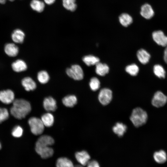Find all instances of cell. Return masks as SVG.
<instances>
[{
    "mask_svg": "<svg viewBox=\"0 0 167 167\" xmlns=\"http://www.w3.org/2000/svg\"><path fill=\"white\" fill-rule=\"evenodd\" d=\"M66 72L70 77L75 80L82 79L84 77V72L82 68L79 65H74L67 68Z\"/></svg>",
    "mask_w": 167,
    "mask_h": 167,
    "instance_id": "277c9868",
    "label": "cell"
},
{
    "mask_svg": "<svg viewBox=\"0 0 167 167\" xmlns=\"http://www.w3.org/2000/svg\"><path fill=\"white\" fill-rule=\"evenodd\" d=\"M25 35L23 31L19 29H16L12 32L11 37L13 41L15 43H22L24 40Z\"/></svg>",
    "mask_w": 167,
    "mask_h": 167,
    "instance_id": "5bb4252c",
    "label": "cell"
},
{
    "mask_svg": "<svg viewBox=\"0 0 167 167\" xmlns=\"http://www.w3.org/2000/svg\"><path fill=\"white\" fill-rule=\"evenodd\" d=\"M54 143V139L48 135H43L38 138L36 143L35 146H49Z\"/></svg>",
    "mask_w": 167,
    "mask_h": 167,
    "instance_id": "30bf717a",
    "label": "cell"
},
{
    "mask_svg": "<svg viewBox=\"0 0 167 167\" xmlns=\"http://www.w3.org/2000/svg\"><path fill=\"white\" fill-rule=\"evenodd\" d=\"M119 21L121 24L123 26L127 27L132 22V18L129 14L123 13L119 17Z\"/></svg>",
    "mask_w": 167,
    "mask_h": 167,
    "instance_id": "4316f807",
    "label": "cell"
},
{
    "mask_svg": "<svg viewBox=\"0 0 167 167\" xmlns=\"http://www.w3.org/2000/svg\"><path fill=\"white\" fill-rule=\"evenodd\" d=\"M153 72L155 75L160 78H164L166 72L163 67L159 64H156L153 67Z\"/></svg>",
    "mask_w": 167,
    "mask_h": 167,
    "instance_id": "f1b7e54d",
    "label": "cell"
},
{
    "mask_svg": "<svg viewBox=\"0 0 167 167\" xmlns=\"http://www.w3.org/2000/svg\"><path fill=\"white\" fill-rule=\"evenodd\" d=\"M32 133L34 135L41 134L44 130V125L41 119L35 117H31L28 121Z\"/></svg>",
    "mask_w": 167,
    "mask_h": 167,
    "instance_id": "3957f363",
    "label": "cell"
},
{
    "mask_svg": "<svg viewBox=\"0 0 167 167\" xmlns=\"http://www.w3.org/2000/svg\"><path fill=\"white\" fill-rule=\"evenodd\" d=\"M62 102L66 106L72 107L77 103V98L74 95H69L64 97L62 99Z\"/></svg>",
    "mask_w": 167,
    "mask_h": 167,
    "instance_id": "7402d4cb",
    "label": "cell"
},
{
    "mask_svg": "<svg viewBox=\"0 0 167 167\" xmlns=\"http://www.w3.org/2000/svg\"><path fill=\"white\" fill-rule=\"evenodd\" d=\"M9 116V112L6 109L0 108V123L7 119Z\"/></svg>",
    "mask_w": 167,
    "mask_h": 167,
    "instance_id": "d6a6232c",
    "label": "cell"
},
{
    "mask_svg": "<svg viewBox=\"0 0 167 167\" xmlns=\"http://www.w3.org/2000/svg\"><path fill=\"white\" fill-rule=\"evenodd\" d=\"M1 148H2V147H1V144L0 143V150L1 149Z\"/></svg>",
    "mask_w": 167,
    "mask_h": 167,
    "instance_id": "f35d334b",
    "label": "cell"
},
{
    "mask_svg": "<svg viewBox=\"0 0 167 167\" xmlns=\"http://www.w3.org/2000/svg\"><path fill=\"white\" fill-rule=\"evenodd\" d=\"M137 56L139 61L143 64L148 62L151 57L150 54L143 49H141L137 51Z\"/></svg>",
    "mask_w": 167,
    "mask_h": 167,
    "instance_id": "9a60e30c",
    "label": "cell"
},
{
    "mask_svg": "<svg viewBox=\"0 0 167 167\" xmlns=\"http://www.w3.org/2000/svg\"><path fill=\"white\" fill-rule=\"evenodd\" d=\"M36 152L43 159H46L52 156L54 154L53 149L49 146H35Z\"/></svg>",
    "mask_w": 167,
    "mask_h": 167,
    "instance_id": "9c48e42d",
    "label": "cell"
},
{
    "mask_svg": "<svg viewBox=\"0 0 167 167\" xmlns=\"http://www.w3.org/2000/svg\"><path fill=\"white\" fill-rule=\"evenodd\" d=\"M30 6L32 10L38 12L43 11L45 7L44 2L40 0H32Z\"/></svg>",
    "mask_w": 167,
    "mask_h": 167,
    "instance_id": "603a6c76",
    "label": "cell"
},
{
    "mask_svg": "<svg viewBox=\"0 0 167 167\" xmlns=\"http://www.w3.org/2000/svg\"><path fill=\"white\" fill-rule=\"evenodd\" d=\"M152 37L158 45L163 47L167 46V36L162 31L158 30L152 33Z\"/></svg>",
    "mask_w": 167,
    "mask_h": 167,
    "instance_id": "52a82bcc",
    "label": "cell"
},
{
    "mask_svg": "<svg viewBox=\"0 0 167 167\" xmlns=\"http://www.w3.org/2000/svg\"><path fill=\"white\" fill-rule=\"evenodd\" d=\"M109 67L106 64L99 62L96 65L95 71L98 75L105 76L109 72Z\"/></svg>",
    "mask_w": 167,
    "mask_h": 167,
    "instance_id": "d6986e66",
    "label": "cell"
},
{
    "mask_svg": "<svg viewBox=\"0 0 167 167\" xmlns=\"http://www.w3.org/2000/svg\"><path fill=\"white\" fill-rule=\"evenodd\" d=\"M127 127L122 122H118L113 126L112 130L113 132L119 137L123 135L126 132Z\"/></svg>",
    "mask_w": 167,
    "mask_h": 167,
    "instance_id": "e0dca14e",
    "label": "cell"
},
{
    "mask_svg": "<svg viewBox=\"0 0 167 167\" xmlns=\"http://www.w3.org/2000/svg\"><path fill=\"white\" fill-rule=\"evenodd\" d=\"M37 77L38 81L42 84L47 83L49 79L48 73L45 71H41L39 72L38 73Z\"/></svg>",
    "mask_w": 167,
    "mask_h": 167,
    "instance_id": "f546056e",
    "label": "cell"
},
{
    "mask_svg": "<svg viewBox=\"0 0 167 167\" xmlns=\"http://www.w3.org/2000/svg\"><path fill=\"white\" fill-rule=\"evenodd\" d=\"M6 0H0V3L4 4L6 2Z\"/></svg>",
    "mask_w": 167,
    "mask_h": 167,
    "instance_id": "74e56055",
    "label": "cell"
},
{
    "mask_svg": "<svg viewBox=\"0 0 167 167\" xmlns=\"http://www.w3.org/2000/svg\"><path fill=\"white\" fill-rule=\"evenodd\" d=\"M56 0H44V2L47 4L50 5L54 3Z\"/></svg>",
    "mask_w": 167,
    "mask_h": 167,
    "instance_id": "8d00e7d4",
    "label": "cell"
},
{
    "mask_svg": "<svg viewBox=\"0 0 167 167\" xmlns=\"http://www.w3.org/2000/svg\"><path fill=\"white\" fill-rule=\"evenodd\" d=\"M23 133V130L19 126L15 127L13 130L12 135L14 137L19 138L22 136Z\"/></svg>",
    "mask_w": 167,
    "mask_h": 167,
    "instance_id": "836d02e7",
    "label": "cell"
},
{
    "mask_svg": "<svg viewBox=\"0 0 167 167\" xmlns=\"http://www.w3.org/2000/svg\"><path fill=\"white\" fill-rule=\"evenodd\" d=\"M4 50L6 53L9 56L15 57L18 53L19 49L14 44L9 43L6 45Z\"/></svg>",
    "mask_w": 167,
    "mask_h": 167,
    "instance_id": "2e32d148",
    "label": "cell"
},
{
    "mask_svg": "<svg viewBox=\"0 0 167 167\" xmlns=\"http://www.w3.org/2000/svg\"><path fill=\"white\" fill-rule=\"evenodd\" d=\"M164 59L165 62L167 64V46L164 50Z\"/></svg>",
    "mask_w": 167,
    "mask_h": 167,
    "instance_id": "d590c367",
    "label": "cell"
},
{
    "mask_svg": "<svg viewBox=\"0 0 167 167\" xmlns=\"http://www.w3.org/2000/svg\"><path fill=\"white\" fill-rule=\"evenodd\" d=\"M153 158L155 161L159 164H163L167 161V154L163 150L155 152L153 154Z\"/></svg>",
    "mask_w": 167,
    "mask_h": 167,
    "instance_id": "44dd1931",
    "label": "cell"
},
{
    "mask_svg": "<svg viewBox=\"0 0 167 167\" xmlns=\"http://www.w3.org/2000/svg\"><path fill=\"white\" fill-rule=\"evenodd\" d=\"M62 5L66 10L71 11H75L77 8L75 0H62Z\"/></svg>",
    "mask_w": 167,
    "mask_h": 167,
    "instance_id": "83f0119b",
    "label": "cell"
},
{
    "mask_svg": "<svg viewBox=\"0 0 167 167\" xmlns=\"http://www.w3.org/2000/svg\"><path fill=\"white\" fill-rule=\"evenodd\" d=\"M56 165L58 167H72L74 166L70 160L64 157L59 158L57 160Z\"/></svg>",
    "mask_w": 167,
    "mask_h": 167,
    "instance_id": "484cf974",
    "label": "cell"
},
{
    "mask_svg": "<svg viewBox=\"0 0 167 167\" xmlns=\"http://www.w3.org/2000/svg\"><path fill=\"white\" fill-rule=\"evenodd\" d=\"M126 71L132 76H136L139 71V68L136 64H132L127 66L125 68Z\"/></svg>",
    "mask_w": 167,
    "mask_h": 167,
    "instance_id": "4dcf8cb0",
    "label": "cell"
},
{
    "mask_svg": "<svg viewBox=\"0 0 167 167\" xmlns=\"http://www.w3.org/2000/svg\"><path fill=\"white\" fill-rule=\"evenodd\" d=\"M45 126L49 127L52 126L54 123V118L53 115L48 113L43 114L41 118Z\"/></svg>",
    "mask_w": 167,
    "mask_h": 167,
    "instance_id": "cb8c5ba5",
    "label": "cell"
},
{
    "mask_svg": "<svg viewBox=\"0 0 167 167\" xmlns=\"http://www.w3.org/2000/svg\"><path fill=\"white\" fill-rule=\"evenodd\" d=\"M31 110V105L28 101L23 99H19L15 100L13 102L10 112L16 118L21 119L25 118Z\"/></svg>",
    "mask_w": 167,
    "mask_h": 167,
    "instance_id": "6da1fadb",
    "label": "cell"
},
{
    "mask_svg": "<svg viewBox=\"0 0 167 167\" xmlns=\"http://www.w3.org/2000/svg\"><path fill=\"white\" fill-rule=\"evenodd\" d=\"M99 80L96 77L92 78L89 82V86L91 89L93 91L97 90L100 87Z\"/></svg>",
    "mask_w": 167,
    "mask_h": 167,
    "instance_id": "1f68e13d",
    "label": "cell"
},
{
    "mask_svg": "<svg viewBox=\"0 0 167 167\" xmlns=\"http://www.w3.org/2000/svg\"><path fill=\"white\" fill-rule=\"evenodd\" d=\"M112 98V92L107 88H104L100 91L98 99L102 105H106L109 104Z\"/></svg>",
    "mask_w": 167,
    "mask_h": 167,
    "instance_id": "5b68a950",
    "label": "cell"
},
{
    "mask_svg": "<svg viewBox=\"0 0 167 167\" xmlns=\"http://www.w3.org/2000/svg\"><path fill=\"white\" fill-rule=\"evenodd\" d=\"M88 167H99L100 166L98 162L96 160H92L89 161L87 165Z\"/></svg>",
    "mask_w": 167,
    "mask_h": 167,
    "instance_id": "e575fe53",
    "label": "cell"
},
{
    "mask_svg": "<svg viewBox=\"0 0 167 167\" xmlns=\"http://www.w3.org/2000/svg\"><path fill=\"white\" fill-rule=\"evenodd\" d=\"M22 84L26 90H34L36 88V84L34 80L29 77L24 78L22 81Z\"/></svg>",
    "mask_w": 167,
    "mask_h": 167,
    "instance_id": "ac0fdd59",
    "label": "cell"
},
{
    "mask_svg": "<svg viewBox=\"0 0 167 167\" xmlns=\"http://www.w3.org/2000/svg\"><path fill=\"white\" fill-rule=\"evenodd\" d=\"M13 70L16 72H20L25 71L27 68L25 62L22 60H18L12 64Z\"/></svg>",
    "mask_w": 167,
    "mask_h": 167,
    "instance_id": "ffe728a7",
    "label": "cell"
},
{
    "mask_svg": "<svg viewBox=\"0 0 167 167\" xmlns=\"http://www.w3.org/2000/svg\"><path fill=\"white\" fill-rule=\"evenodd\" d=\"M130 118L135 127H139L146 123L148 115L144 110L140 107H137L132 110Z\"/></svg>",
    "mask_w": 167,
    "mask_h": 167,
    "instance_id": "7a4b0ae2",
    "label": "cell"
},
{
    "mask_svg": "<svg viewBox=\"0 0 167 167\" xmlns=\"http://www.w3.org/2000/svg\"><path fill=\"white\" fill-rule=\"evenodd\" d=\"M75 157L77 161L83 166L86 165L90 159L89 155L85 151L77 152Z\"/></svg>",
    "mask_w": 167,
    "mask_h": 167,
    "instance_id": "7c38bea8",
    "label": "cell"
},
{
    "mask_svg": "<svg viewBox=\"0 0 167 167\" xmlns=\"http://www.w3.org/2000/svg\"><path fill=\"white\" fill-rule=\"evenodd\" d=\"M43 105L45 109L48 111H54L57 108L56 101L50 96L45 98Z\"/></svg>",
    "mask_w": 167,
    "mask_h": 167,
    "instance_id": "8fae6325",
    "label": "cell"
},
{
    "mask_svg": "<svg viewBox=\"0 0 167 167\" xmlns=\"http://www.w3.org/2000/svg\"><path fill=\"white\" fill-rule=\"evenodd\" d=\"M154 11L150 5L145 4L141 7L140 14L144 18L149 19H151L154 15Z\"/></svg>",
    "mask_w": 167,
    "mask_h": 167,
    "instance_id": "4fadbf2b",
    "label": "cell"
},
{
    "mask_svg": "<svg viewBox=\"0 0 167 167\" xmlns=\"http://www.w3.org/2000/svg\"><path fill=\"white\" fill-rule=\"evenodd\" d=\"M9 1H14V0H9Z\"/></svg>",
    "mask_w": 167,
    "mask_h": 167,
    "instance_id": "ab89813d",
    "label": "cell"
},
{
    "mask_svg": "<svg viewBox=\"0 0 167 167\" xmlns=\"http://www.w3.org/2000/svg\"><path fill=\"white\" fill-rule=\"evenodd\" d=\"M167 102V96L160 91L156 92L152 100V105L154 107L159 108L164 106Z\"/></svg>",
    "mask_w": 167,
    "mask_h": 167,
    "instance_id": "8992f818",
    "label": "cell"
},
{
    "mask_svg": "<svg viewBox=\"0 0 167 167\" xmlns=\"http://www.w3.org/2000/svg\"><path fill=\"white\" fill-rule=\"evenodd\" d=\"M82 60L88 66L96 65L100 61L98 58L90 55L84 56Z\"/></svg>",
    "mask_w": 167,
    "mask_h": 167,
    "instance_id": "d4e9b609",
    "label": "cell"
},
{
    "mask_svg": "<svg viewBox=\"0 0 167 167\" xmlns=\"http://www.w3.org/2000/svg\"><path fill=\"white\" fill-rule=\"evenodd\" d=\"M15 100V95L13 92L7 89L0 91V101L2 103L10 104Z\"/></svg>",
    "mask_w": 167,
    "mask_h": 167,
    "instance_id": "ba28073f",
    "label": "cell"
}]
</instances>
